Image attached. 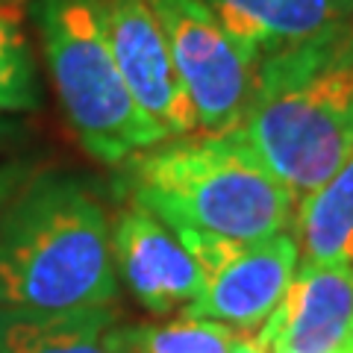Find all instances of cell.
<instances>
[{
  "label": "cell",
  "instance_id": "cell-1",
  "mask_svg": "<svg viewBox=\"0 0 353 353\" xmlns=\"http://www.w3.org/2000/svg\"><path fill=\"white\" fill-rule=\"evenodd\" d=\"M118 294L112 218L88 180L36 171L0 215V306L80 309Z\"/></svg>",
  "mask_w": 353,
  "mask_h": 353
},
{
  "label": "cell",
  "instance_id": "cell-2",
  "mask_svg": "<svg viewBox=\"0 0 353 353\" xmlns=\"http://www.w3.org/2000/svg\"><path fill=\"white\" fill-rule=\"evenodd\" d=\"M124 194L174 233L262 241L292 233L297 197L239 132L176 136L130 157Z\"/></svg>",
  "mask_w": 353,
  "mask_h": 353
},
{
  "label": "cell",
  "instance_id": "cell-3",
  "mask_svg": "<svg viewBox=\"0 0 353 353\" xmlns=\"http://www.w3.org/2000/svg\"><path fill=\"white\" fill-rule=\"evenodd\" d=\"M297 203L353 157V27L265 57L236 130Z\"/></svg>",
  "mask_w": 353,
  "mask_h": 353
},
{
  "label": "cell",
  "instance_id": "cell-4",
  "mask_svg": "<svg viewBox=\"0 0 353 353\" xmlns=\"http://www.w3.org/2000/svg\"><path fill=\"white\" fill-rule=\"evenodd\" d=\"M32 18L62 115L88 157L121 165L168 139L121 77L97 0H36Z\"/></svg>",
  "mask_w": 353,
  "mask_h": 353
},
{
  "label": "cell",
  "instance_id": "cell-5",
  "mask_svg": "<svg viewBox=\"0 0 353 353\" xmlns=\"http://www.w3.org/2000/svg\"><path fill=\"white\" fill-rule=\"evenodd\" d=\"M168 36L176 74L192 97L197 132L227 136L241 127L256 94L262 57L221 27L201 0H150Z\"/></svg>",
  "mask_w": 353,
  "mask_h": 353
},
{
  "label": "cell",
  "instance_id": "cell-6",
  "mask_svg": "<svg viewBox=\"0 0 353 353\" xmlns=\"http://www.w3.org/2000/svg\"><path fill=\"white\" fill-rule=\"evenodd\" d=\"M176 239L203 268V294L189 318L227 324L236 333H259L301 265L292 233L262 241H224L201 233H176Z\"/></svg>",
  "mask_w": 353,
  "mask_h": 353
},
{
  "label": "cell",
  "instance_id": "cell-7",
  "mask_svg": "<svg viewBox=\"0 0 353 353\" xmlns=\"http://www.w3.org/2000/svg\"><path fill=\"white\" fill-rule=\"evenodd\" d=\"M97 9L109 50L136 103L168 139L197 132L192 97L176 74L168 36L150 0H97Z\"/></svg>",
  "mask_w": 353,
  "mask_h": 353
},
{
  "label": "cell",
  "instance_id": "cell-8",
  "mask_svg": "<svg viewBox=\"0 0 353 353\" xmlns=\"http://www.w3.org/2000/svg\"><path fill=\"white\" fill-rule=\"evenodd\" d=\"M115 271L130 294L153 315H189L203 294V268L176 233L148 212L130 203L112 224Z\"/></svg>",
  "mask_w": 353,
  "mask_h": 353
},
{
  "label": "cell",
  "instance_id": "cell-9",
  "mask_svg": "<svg viewBox=\"0 0 353 353\" xmlns=\"http://www.w3.org/2000/svg\"><path fill=\"white\" fill-rule=\"evenodd\" d=\"M259 333L277 353H353V265H297Z\"/></svg>",
  "mask_w": 353,
  "mask_h": 353
},
{
  "label": "cell",
  "instance_id": "cell-10",
  "mask_svg": "<svg viewBox=\"0 0 353 353\" xmlns=\"http://www.w3.org/2000/svg\"><path fill=\"white\" fill-rule=\"evenodd\" d=\"M230 36L259 57L353 27V0H201Z\"/></svg>",
  "mask_w": 353,
  "mask_h": 353
},
{
  "label": "cell",
  "instance_id": "cell-11",
  "mask_svg": "<svg viewBox=\"0 0 353 353\" xmlns=\"http://www.w3.org/2000/svg\"><path fill=\"white\" fill-rule=\"evenodd\" d=\"M112 303L80 309L0 306V353H121Z\"/></svg>",
  "mask_w": 353,
  "mask_h": 353
},
{
  "label": "cell",
  "instance_id": "cell-12",
  "mask_svg": "<svg viewBox=\"0 0 353 353\" xmlns=\"http://www.w3.org/2000/svg\"><path fill=\"white\" fill-rule=\"evenodd\" d=\"M292 236L301 265H353V157L297 203Z\"/></svg>",
  "mask_w": 353,
  "mask_h": 353
},
{
  "label": "cell",
  "instance_id": "cell-13",
  "mask_svg": "<svg viewBox=\"0 0 353 353\" xmlns=\"http://www.w3.org/2000/svg\"><path fill=\"white\" fill-rule=\"evenodd\" d=\"M239 333L227 324L180 315L159 324H121L115 345L121 353H230Z\"/></svg>",
  "mask_w": 353,
  "mask_h": 353
},
{
  "label": "cell",
  "instance_id": "cell-14",
  "mask_svg": "<svg viewBox=\"0 0 353 353\" xmlns=\"http://www.w3.org/2000/svg\"><path fill=\"white\" fill-rule=\"evenodd\" d=\"M39 106L41 83L21 27V6L0 0V112H32Z\"/></svg>",
  "mask_w": 353,
  "mask_h": 353
},
{
  "label": "cell",
  "instance_id": "cell-15",
  "mask_svg": "<svg viewBox=\"0 0 353 353\" xmlns=\"http://www.w3.org/2000/svg\"><path fill=\"white\" fill-rule=\"evenodd\" d=\"M39 168L30 159H9V162L0 165V215L6 212V206L12 203V197L24 189L27 180Z\"/></svg>",
  "mask_w": 353,
  "mask_h": 353
},
{
  "label": "cell",
  "instance_id": "cell-16",
  "mask_svg": "<svg viewBox=\"0 0 353 353\" xmlns=\"http://www.w3.org/2000/svg\"><path fill=\"white\" fill-rule=\"evenodd\" d=\"M24 136H27L24 124H18V121L0 115V153H9L12 148H18L21 141H24Z\"/></svg>",
  "mask_w": 353,
  "mask_h": 353
},
{
  "label": "cell",
  "instance_id": "cell-17",
  "mask_svg": "<svg viewBox=\"0 0 353 353\" xmlns=\"http://www.w3.org/2000/svg\"><path fill=\"white\" fill-rule=\"evenodd\" d=\"M268 350H271V345L262 333H239L236 345L230 353H268Z\"/></svg>",
  "mask_w": 353,
  "mask_h": 353
},
{
  "label": "cell",
  "instance_id": "cell-18",
  "mask_svg": "<svg viewBox=\"0 0 353 353\" xmlns=\"http://www.w3.org/2000/svg\"><path fill=\"white\" fill-rule=\"evenodd\" d=\"M6 3H18V0H6Z\"/></svg>",
  "mask_w": 353,
  "mask_h": 353
},
{
  "label": "cell",
  "instance_id": "cell-19",
  "mask_svg": "<svg viewBox=\"0 0 353 353\" xmlns=\"http://www.w3.org/2000/svg\"><path fill=\"white\" fill-rule=\"evenodd\" d=\"M268 353H277V350H268Z\"/></svg>",
  "mask_w": 353,
  "mask_h": 353
}]
</instances>
